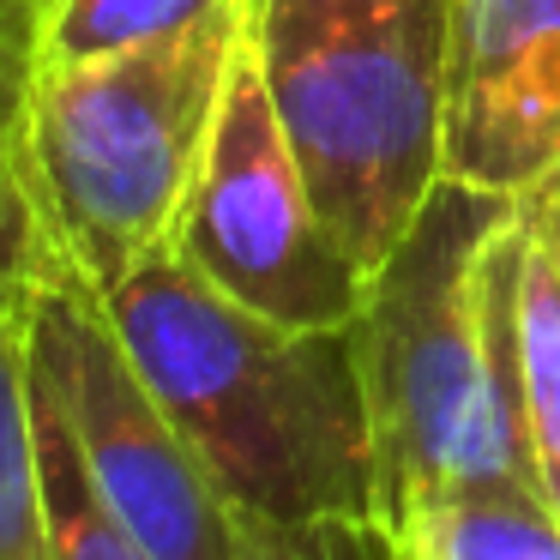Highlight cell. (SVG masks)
Segmentation results:
<instances>
[{"mask_svg":"<svg viewBox=\"0 0 560 560\" xmlns=\"http://www.w3.org/2000/svg\"><path fill=\"white\" fill-rule=\"evenodd\" d=\"M170 254L247 314L295 331H343L368 302V271L319 218L247 37L230 61V85Z\"/></svg>","mask_w":560,"mask_h":560,"instance_id":"5","label":"cell"},{"mask_svg":"<svg viewBox=\"0 0 560 560\" xmlns=\"http://www.w3.org/2000/svg\"><path fill=\"white\" fill-rule=\"evenodd\" d=\"M242 560H398V542L380 518L247 524Z\"/></svg>","mask_w":560,"mask_h":560,"instance_id":"14","label":"cell"},{"mask_svg":"<svg viewBox=\"0 0 560 560\" xmlns=\"http://www.w3.org/2000/svg\"><path fill=\"white\" fill-rule=\"evenodd\" d=\"M560 158V0H452L446 175L524 194Z\"/></svg>","mask_w":560,"mask_h":560,"instance_id":"7","label":"cell"},{"mask_svg":"<svg viewBox=\"0 0 560 560\" xmlns=\"http://www.w3.org/2000/svg\"><path fill=\"white\" fill-rule=\"evenodd\" d=\"M524 242L530 223L518 194L446 175L368 278L350 338L374 416L386 524L446 488H536L518 404Z\"/></svg>","mask_w":560,"mask_h":560,"instance_id":"2","label":"cell"},{"mask_svg":"<svg viewBox=\"0 0 560 560\" xmlns=\"http://www.w3.org/2000/svg\"><path fill=\"white\" fill-rule=\"evenodd\" d=\"M247 43L319 218L374 278L446 182L452 0H247Z\"/></svg>","mask_w":560,"mask_h":560,"instance_id":"3","label":"cell"},{"mask_svg":"<svg viewBox=\"0 0 560 560\" xmlns=\"http://www.w3.org/2000/svg\"><path fill=\"white\" fill-rule=\"evenodd\" d=\"M37 434H43V500H49V560H151L91 488L85 458H79L61 410L43 398V386H37Z\"/></svg>","mask_w":560,"mask_h":560,"instance_id":"12","label":"cell"},{"mask_svg":"<svg viewBox=\"0 0 560 560\" xmlns=\"http://www.w3.org/2000/svg\"><path fill=\"white\" fill-rule=\"evenodd\" d=\"M211 7H223V0H43L37 55L43 67L103 61V55L139 49V43L194 25Z\"/></svg>","mask_w":560,"mask_h":560,"instance_id":"13","label":"cell"},{"mask_svg":"<svg viewBox=\"0 0 560 560\" xmlns=\"http://www.w3.org/2000/svg\"><path fill=\"white\" fill-rule=\"evenodd\" d=\"M37 19L43 0H0V290L31 302L49 283H79L55 223L43 211L31 91H37Z\"/></svg>","mask_w":560,"mask_h":560,"instance_id":"8","label":"cell"},{"mask_svg":"<svg viewBox=\"0 0 560 560\" xmlns=\"http://www.w3.org/2000/svg\"><path fill=\"white\" fill-rule=\"evenodd\" d=\"M43 398L61 410L91 488L151 560H242L247 524L199 452L182 440L158 392L115 338L91 283H49L25 302Z\"/></svg>","mask_w":560,"mask_h":560,"instance_id":"6","label":"cell"},{"mask_svg":"<svg viewBox=\"0 0 560 560\" xmlns=\"http://www.w3.org/2000/svg\"><path fill=\"white\" fill-rule=\"evenodd\" d=\"M386 530L398 542V560H560L555 506L518 482L422 494Z\"/></svg>","mask_w":560,"mask_h":560,"instance_id":"9","label":"cell"},{"mask_svg":"<svg viewBox=\"0 0 560 560\" xmlns=\"http://www.w3.org/2000/svg\"><path fill=\"white\" fill-rule=\"evenodd\" d=\"M103 314L242 524L380 518L350 326L295 331L247 314L170 247L109 283Z\"/></svg>","mask_w":560,"mask_h":560,"instance_id":"1","label":"cell"},{"mask_svg":"<svg viewBox=\"0 0 560 560\" xmlns=\"http://www.w3.org/2000/svg\"><path fill=\"white\" fill-rule=\"evenodd\" d=\"M0 560H49L37 362H31L25 302H13L7 290H0Z\"/></svg>","mask_w":560,"mask_h":560,"instance_id":"10","label":"cell"},{"mask_svg":"<svg viewBox=\"0 0 560 560\" xmlns=\"http://www.w3.org/2000/svg\"><path fill=\"white\" fill-rule=\"evenodd\" d=\"M242 37L247 0H223L158 43L37 67L31 139L43 211L73 278L97 295L170 247Z\"/></svg>","mask_w":560,"mask_h":560,"instance_id":"4","label":"cell"},{"mask_svg":"<svg viewBox=\"0 0 560 560\" xmlns=\"http://www.w3.org/2000/svg\"><path fill=\"white\" fill-rule=\"evenodd\" d=\"M518 404L536 488L560 518V266L536 235L518 266Z\"/></svg>","mask_w":560,"mask_h":560,"instance_id":"11","label":"cell"},{"mask_svg":"<svg viewBox=\"0 0 560 560\" xmlns=\"http://www.w3.org/2000/svg\"><path fill=\"white\" fill-rule=\"evenodd\" d=\"M518 206H524V223H530V235L548 247V259L560 266V158L548 163V170L536 175L530 187H524Z\"/></svg>","mask_w":560,"mask_h":560,"instance_id":"15","label":"cell"}]
</instances>
